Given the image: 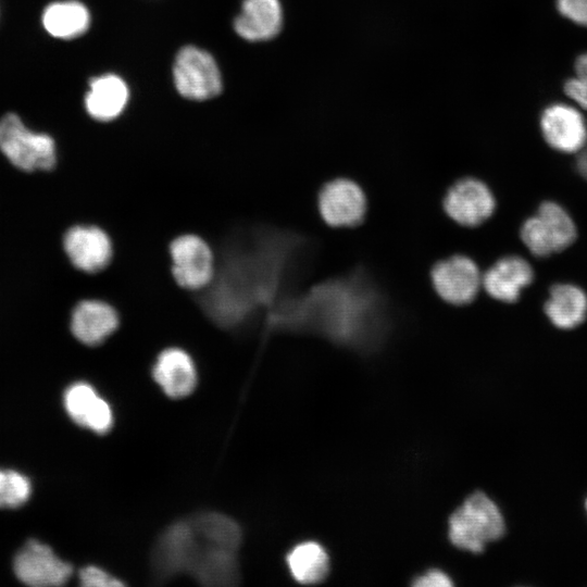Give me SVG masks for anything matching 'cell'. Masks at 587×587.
<instances>
[{
	"instance_id": "obj_1",
	"label": "cell",
	"mask_w": 587,
	"mask_h": 587,
	"mask_svg": "<svg viewBox=\"0 0 587 587\" xmlns=\"http://www.w3.org/2000/svg\"><path fill=\"white\" fill-rule=\"evenodd\" d=\"M504 532L505 523L499 507L483 491L471 494L448 520L450 542L472 553L483 552Z\"/></svg>"
},
{
	"instance_id": "obj_2",
	"label": "cell",
	"mask_w": 587,
	"mask_h": 587,
	"mask_svg": "<svg viewBox=\"0 0 587 587\" xmlns=\"http://www.w3.org/2000/svg\"><path fill=\"white\" fill-rule=\"evenodd\" d=\"M520 238L533 255L546 258L570 248L577 239V226L561 204L545 200L521 225Z\"/></svg>"
},
{
	"instance_id": "obj_3",
	"label": "cell",
	"mask_w": 587,
	"mask_h": 587,
	"mask_svg": "<svg viewBox=\"0 0 587 587\" xmlns=\"http://www.w3.org/2000/svg\"><path fill=\"white\" fill-rule=\"evenodd\" d=\"M201 547L202 539L190 517L172 523L161 533L152 548V577L163 583L189 574Z\"/></svg>"
},
{
	"instance_id": "obj_4",
	"label": "cell",
	"mask_w": 587,
	"mask_h": 587,
	"mask_svg": "<svg viewBox=\"0 0 587 587\" xmlns=\"http://www.w3.org/2000/svg\"><path fill=\"white\" fill-rule=\"evenodd\" d=\"M172 280L187 291H201L214 279L216 263L211 245L195 233L173 237L167 247Z\"/></svg>"
},
{
	"instance_id": "obj_5",
	"label": "cell",
	"mask_w": 587,
	"mask_h": 587,
	"mask_svg": "<svg viewBox=\"0 0 587 587\" xmlns=\"http://www.w3.org/2000/svg\"><path fill=\"white\" fill-rule=\"evenodd\" d=\"M0 150L20 170H51L55 165V143L47 134L26 128L13 113L0 120Z\"/></svg>"
},
{
	"instance_id": "obj_6",
	"label": "cell",
	"mask_w": 587,
	"mask_h": 587,
	"mask_svg": "<svg viewBox=\"0 0 587 587\" xmlns=\"http://www.w3.org/2000/svg\"><path fill=\"white\" fill-rule=\"evenodd\" d=\"M173 77L177 91L191 100L213 98L222 89L221 74L212 55L192 46L177 53Z\"/></svg>"
},
{
	"instance_id": "obj_7",
	"label": "cell",
	"mask_w": 587,
	"mask_h": 587,
	"mask_svg": "<svg viewBox=\"0 0 587 587\" xmlns=\"http://www.w3.org/2000/svg\"><path fill=\"white\" fill-rule=\"evenodd\" d=\"M63 249L71 264L86 274H98L114 258V243L109 232L96 224H77L63 237Z\"/></svg>"
},
{
	"instance_id": "obj_8",
	"label": "cell",
	"mask_w": 587,
	"mask_h": 587,
	"mask_svg": "<svg viewBox=\"0 0 587 587\" xmlns=\"http://www.w3.org/2000/svg\"><path fill=\"white\" fill-rule=\"evenodd\" d=\"M482 275L471 258L460 254L439 261L430 272L435 291L453 305H464L475 299L482 286Z\"/></svg>"
},
{
	"instance_id": "obj_9",
	"label": "cell",
	"mask_w": 587,
	"mask_h": 587,
	"mask_svg": "<svg viewBox=\"0 0 587 587\" xmlns=\"http://www.w3.org/2000/svg\"><path fill=\"white\" fill-rule=\"evenodd\" d=\"M444 209L458 224L475 227L492 215L496 199L483 180L466 177L455 182L448 189L444 199Z\"/></svg>"
},
{
	"instance_id": "obj_10",
	"label": "cell",
	"mask_w": 587,
	"mask_h": 587,
	"mask_svg": "<svg viewBox=\"0 0 587 587\" xmlns=\"http://www.w3.org/2000/svg\"><path fill=\"white\" fill-rule=\"evenodd\" d=\"M317 204L322 218L333 227L354 226L366 212V198L362 188L348 178L326 183L320 190Z\"/></svg>"
},
{
	"instance_id": "obj_11",
	"label": "cell",
	"mask_w": 587,
	"mask_h": 587,
	"mask_svg": "<svg viewBox=\"0 0 587 587\" xmlns=\"http://www.w3.org/2000/svg\"><path fill=\"white\" fill-rule=\"evenodd\" d=\"M14 572L26 585L50 587L66 583L72 575V566L57 557L47 545L30 540L16 554Z\"/></svg>"
},
{
	"instance_id": "obj_12",
	"label": "cell",
	"mask_w": 587,
	"mask_h": 587,
	"mask_svg": "<svg viewBox=\"0 0 587 587\" xmlns=\"http://www.w3.org/2000/svg\"><path fill=\"white\" fill-rule=\"evenodd\" d=\"M120 325L121 315L116 307L101 298L80 300L73 308L70 319L72 335L89 347L105 342Z\"/></svg>"
},
{
	"instance_id": "obj_13",
	"label": "cell",
	"mask_w": 587,
	"mask_h": 587,
	"mask_svg": "<svg viewBox=\"0 0 587 587\" xmlns=\"http://www.w3.org/2000/svg\"><path fill=\"white\" fill-rule=\"evenodd\" d=\"M539 126L546 143L558 152L578 153L587 145L586 122L572 105H549L540 116Z\"/></svg>"
},
{
	"instance_id": "obj_14",
	"label": "cell",
	"mask_w": 587,
	"mask_h": 587,
	"mask_svg": "<svg viewBox=\"0 0 587 587\" xmlns=\"http://www.w3.org/2000/svg\"><path fill=\"white\" fill-rule=\"evenodd\" d=\"M534 280L530 263L521 255L498 259L482 275V286L489 297L503 303H515Z\"/></svg>"
},
{
	"instance_id": "obj_15",
	"label": "cell",
	"mask_w": 587,
	"mask_h": 587,
	"mask_svg": "<svg viewBox=\"0 0 587 587\" xmlns=\"http://www.w3.org/2000/svg\"><path fill=\"white\" fill-rule=\"evenodd\" d=\"M154 382L173 399L189 396L197 385V369L191 355L179 347L160 351L152 366Z\"/></svg>"
},
{
	"instance_id": "obj_16",
	"label": "cell",
	"mask_w": 587,
	"mask_h": 587,
	"mask_svg": "<svg viewBox=\"0 0 587 587\" xmlns=\"http://www.w3.org/2000/svg\"><path fill=\"white\" fill-rule=\"evenodd\" d=\"M202 541L201 550L188 575L200 585L209 587L238 585L240 580L238 551L216 546L204 538Z\"/></svg>"
},
{
	"instance_id": "obj_17",
	"label": "cell",
	"mask_w": 587,
	"mask_h": 587,
	"mask_svg": "<svg viewBox=\"0 0 587 587\" xmlns=\"http://www.w3.org/2000/svg\"><path fill=\"white\" fill-rule=\"evenodd\" d=\"M64 407L76 424L98 434L108 432L113 424L110 404L87 383L78 382L66 389Z\"/></svg>"
},
{
	"instance_id": "obj_18",
	"label": "cell",
	"mask_w": 587,
	"mask_h": 587,
	"mask_svg": "<svg viewBox=\"0 0 587 587\" xmlns=\"http://www.w3.org/2000/svg\"><path fill=\"white\" fill-rule=\"evenodd\" d=\"M544 313L559 329L576 328L587 319V294L576 284H554L549 289Z\"/></svg>"
},
{
	"instance_id": "obj_19",
	"label": "cell",
	"mask_w": 587,
	"mask_h": 587,
	"mask_svg": "<svg viewBox=\"0 0 587 587\" xmlns=\"http://www.w3.org/2000/svg\"><path fill=\"white\" fill-rule=\"evenodd\" d=\"M282 23L283 12L278 0H245L234 27L243 39L262 41L276 36Z\"/></svg>"
},
{
	"instance_id": "obj_20",
	"label": "cell",
	"mask_w": 587,
	"mask_h": 587,
	"mask_svg": "<svg viewBox=\"0 0 587 587\" xmlns=\"http://www.w3.org/2000/svg\"><path fill=\"white\" fill-rule=\"evenodd\" d=\"M89 86L85 105L91 117L108 122L123 112L128 100V88L121 77L105 74L91 79Z\"/></svg>"
},
{
	"instance_id": "obj_21",
	"label": "cell",
	"mask_w": 587,
	"mask_h": 587,
	"mask_svg": "<svg viewBox=\"0 0 587 587\" xmlns=\"http://www.w3.org/2000/svg\"><path fill=\"white\" fill-rule=\"evenodd\" d=\"M286 563L292 578L303 585L319 584L329 572V557L320 542L302 541L287 553Z\"/></svg>"
},
{
	"instance_id": "obj_22",
	"label": "cell",
	"mask_w": 587,
	"mask_h": 587,
	"mask_svg": "<svg viewBox=\"0 0 587 587\" xmlns=\"http://www.w3.org/2000/svg\"><path fill=\"white\" fill-rule=\"evenodd\" d=\"M42 23L53 37L73 39L88 29L90 15L87 8L78 1H58L46 8Z\"/></svg>"
},
{
	"instance_id": "obj_23",
	"label": "cell",
	"mask_w": 587,
	"mask_h": 587,
	"mask_svg": "<svg viewBox=\"0 0 587 587\" xmlns=\"http://www.w3.org/2000/svg\"><path fill=\"white\" fill-rule=\"evenodd\" d=\"M197 532L207 541L232 550H239L242 533L239 524L220 512H200L189 516Z\"/></svg>"
},
{
	"instance_id": "obj_24",
	"label": "cell",
	"mask_w": 587,
	"mask_h": 587,
	"mask_svg": "<svg viewBox=\"0 0 587 587\" xmlns=\"http://www.w3.org/2000/svg\"><path fill=\"white\" fill-rule=\"evenodd\" d=\"M32 486L26 476L11 470H0V508L21 507L30 496Z\"/></svg>"
},
{
	"instance_id": "obj_25",
	"label": "cell",
	"mask_w": 587,
	"mask_h": 587,
	"mask_svg": "<svg viewBox=\"0 0 587 587\" xmlns=\"http://www.w3.org/2000/svg\"><path fill=\"white\" fill-rule=\"evenodd\" d=\"M574 71L575 76L564 84V92L575 104L587 110V53L576 59Z\"/></svg>"
},
{
	"instance_id": "obj_26",
	"label": "cell",
	"mask_w": 587,
	"mask_h": 587,
	"mask_svg": "<svg viewBox=\"0 0 587 587\" xmlns=\"http://www.w3.org/2000/svg\"><path fill=\"white\" fill-rule=\"evenodd\" d=\"M79 582L86 587H120L124 585L117 577L95 565H89L80 570Z\"/></svg>"
},
{
	"instance_id": "obj_27",
	"label": "cell",
	"mask_w": 587,
	"mask_h": 587,
	"mask_svg": "<svg viewBox=\"0 0 587 587\" xmlns=\"http://www.w3.org/2000/svg\"><path fill=\"white\" fill-rule=\"evenodd\" d=\"M557 9L567 20L587 27V0H557Z\"/></svg>"
},
{
	"instance_id": "obj_28",
	"label": "cell",
	"mask_w": 587,
	"mask_h": 587,
	"mask_svg": "<svg viewBox=\"0 0 587 587\" xmlns=\"http://www.w3.org/2000/svg\"><path fill=\"white\" fill-rule=\"evenodd\" d=\"M412 585L416 587H451L453 582L446 572L432 569L416 576Z\"/></svg>"
},
{
	"instance_id": "obj_29",
	"label": "cell",
	"mask_w": 587,
	"mask_h": 587,
	"mask_svg": "<svg viewBox=\"0 0 587 587\" xmlns=\"http://www.w3.org/2000/svg\"><path fill=\"white\" fill-rule=\"evenodd\" d=\"M577 167L582 175L587 179V145L585 148L580 151V155L577 160Z\"/></svg>"
},
{
	"instance_id": "obj_30",
	"label": "cell",
	"mask_w": 587,
	"mask_h": 587,
	"mask_svg": "<svg viewBox=\"0 0 587 587\" xmlns=\"http://www.w3.org/2000/svg\"><path fill=\"white\" fill-rule=\"evenodd\" d=\"M586 510H587V499H586Z\"/></svg>"
}]
</instances>
